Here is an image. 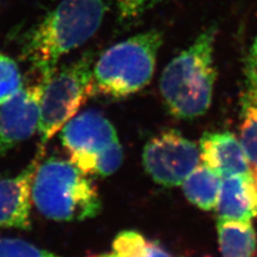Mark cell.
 Here are the masks:
<instances>
[{"label":"cell","mask_w":257,"mask_h":257,"mask_svg":"<svg viewBox=\"0 0 257 257\" xmlns=\"http://www.w3.org/2000/svg\"><path fill=\"white\" fill-rule=\"evenodd\" d=\"M92 63V55L85 54L74 62L56 70L45 82L38 128L39 151L43 152L45 145L94 93Z\"/></svg>","instance_id":"obj_5"},{"label":"cell","mask_w":257,"mask_h":257,"mask_svg":"<svg viewBox=\"0 0 257 257\" xmlns=\"http://www.w3.org/2000/svg\"><path fill=\"white\" fill-rule=\"evenodd\" d=\"M240 131V142L252 171H257V93L255 92H245Z\"/></svg>","instance_id":"obj_15"},{"label":"cell","mask_w":257,"mask_h":257,"mask_svg":"<svg viewBox=\"0 0 257 257\" xmlns=\"http://www.w3.org/2000/svg\"><path fill=\"white\" fill-rule=\"evenodd\" d=\"M112 252L105 257H173L154 241L133 230L120 232L112 244Z\"/></svg>","instance_id":"obj_14"},{"label":"cell","mask_w":257,"mask_h":257,"mask_svg":"<svg viewBox=\"0 0 257 257\" xmlns=\"http://www.w3.org/2000/svg\"><path fill=\"white\" fill-rule=\"evenodd\" d=\"M0 257H60L42 250L26 241L13 238H0Z\"/></svg>","instance_id":"obj_17"},{"label":"cell","mask_w":257,"mask_h":257,"mask_svg":"<svg viewBox=\"0 0 257 257\" xmlns=\"http://www.w3.org/2000/svg\"><path fill=\"white\" fill-rule=\"evenodd\" d=\"M93 257H105V256H104V255H103V256H93Z\"/></svg>","instance_id":"obj_21"},{"label":"cell","mask_w":257,"mask_h":257,"mask_svg":"<svg viewBox=\"0 0 257 257\" xmlns=\"http://www.w3.org/2000/svg\"><path fill=\"white\" fill-rule=\"evenodd\" d=\"M216 34L215 26L204 30L167 64L161 75V94L176 118H197L211 105L216 78L213 58Z\"/></svg>","instance_id":"obj_2"},{"label":"cell","mask_w":257,"mask_h":257,"mask_svg":"<svg viewBox=\"0 0 257 257\" xmlns=\"http://www.w3.org/2000/svg\"><path fill=\"white\" fill-rule=\"evenodd\" d=\"M45 80L22 87L0 108V157L31 138L39 128Z\"/></svg>","instance_id":"obj_8"},{"label":"cell","mask_w":257,"mask_h":257,"mask_svg":"<svg viewBox=\"0 0 257 257\" xmlns=\"http://www.w3.org/2000/svg\"><path fill=\"white\" fill-rule=\"evenodd\" d=\"M162 43V32L150 29L107 48L93 64L94 92L120 99L142 90L154 75Z\"/></svg>","instance_id":"obj_4"},{"label":"cell","mask_w":257,"mask_h":257,"mask_svg":"<svg viewBox=\"0 0 257 257\" xmlns=\"http://www.w3.org/2000/svg\"><path fill=\"white\" fill-rule=\"evenodd\" d=\"M43 152L20 175L0 181V227L26 229L30 227L32 183Z\"/></svg>","instance_id":"obj_9"},{"label":"cell","mask_w":257,"mask_h":257,"mask_svg":"<svg viewBox=\"0 0 257 257\" xmlns=\"http://www.w3.org/2000/svg\"><path fill=\"white\" fill-rule=\"evenodd\" d=\"M222 177L205 164H199L183 181V193L193 205L206 211L216 209Z\"/></svg>","instance_id":"obj_12"},{"label":"cell","mask_w":257,"mask_h":257,"mask_svg":"<svg viewBox=\"0 0 257 257\" xmlns=\"http://www.w3.org/2000/svg\"><path fill=\"white\" fill-rule=\"evenodd\" d=\"M199 152L203 164L222 178L252 175V168L241 142L230 132L205 133L200 140Z\"/></svg>","instance_id":"obj_10"},{"label":"cell","mask_w":257,"mask_h":257,"mask_svg":"<svg viewBox=\"0 0 257 257\" xmlns=\"http://www.w3.org/2000/svg\"><path fill=\"white\" fill-rule=\"evenodd\" d=\"M111 0H62L26 35L23 56L45 82L64 55L86 43L101 27Z\"/></svg>","instance_id":"obj_1"},{"label":"cell","mask_w":257,"mask_h":257,"mask_svg":"<svg viewBox=\"0 0 257 257\" xmlns=\"http://www.w3.org/2000/svg\"><path fill=\"white\" fill-rule=\"evenodd\" d=\"M218 234L223 257H251L256 250V232L251 222L219 219Z\"/></svg>","instance_id":"obj_13"},{"label":"cell","mask_w":257,"mask_h":257,"mask_svg":"<svg viewBox=\"0 0 257 257\" xmlns=\"http://www.w3.org/2000/svg\"><path fill=\"white\" fill-rule=\"evenodd\" d=\"M32 202L40 213L54 221H84L101 210L99 193L91 180L71 161L60 159L39 164Z\"/></svg>","instance_id":"obj_3"},{"label":"cell","mask_w":257,"mask_h":257,"mask_svg":"<svg viewBox=\"0 0 257 257\" xmlns=\"http://www.w3.org/2000/svg\"><path fill=\"white\" fill-rule=\"evenodd\" d=\"M245 76L246 91L257 93V37L246 58Z\"/></svg>","instance_id":"obj_19"},{"label":"cell","mask_w":257,"mask_h":257,"mask_svg":"<svg viewBox=\"0 0 257 257\" xmlns=\"http://www.w3.org/2000/svg\"><path fill=\"white\" fill-rule=\"evenodd\" d=\"M200 152L195 143L175 130H167L151 139L143 151L146 172L157 183L178 187L199 165Z\"/></svg>","instance_id":"obj_6"},{"label":"cell","mask_w":257,"mask_h":257,"mask_svg":"<svg viewBox=\"0 0 257 257\" xmlns=\"http://www.w3.org/2000/svg\"><path fill=\"white\" fill-rule=\"evenodd\" d=\"M216 210L219 219L252 222L257 215V191L252 175L222 178Z\"/></svg>","instance_id":"obj_11"},{"label":"cell","mask_w":257,"mask_h":257,"mask_svg":"<svg viewBox=\"0 0 257 257\" xmlns=\"http://www.w3.org/2000/svg\"><path fill=\"white\" fill-rule=\"evenodd\" d=\"M23 87L19 66L6 55L0 54V106Z\"/></svg>","instance_id":"obj_16"},{"label":"cell","mask_w":257,"mask_h":257,"mask_svg":"<svg viewBox=\"0 0 257 257\" xmlns=\"http://www.w3.org/2000/svg\"><path fill=\"white\" fill-rule=\"evenodd\" d=\"M61 142L70 161L86 175H94L100 159L119 142L114 125L96 110L82 112L62 127Z\"/></svg>","instance_id":"obj_7"},{"label":"cell","mask_w":257,"mask_h":257,"mask_svg":"<svg viewBox=\"0 0 257 257\" xmlns=\"http://www.w3.org/2000/svg\"><path fill=\"white\" fill-rule=\"evenodd\" d=\"M252 177H253V181H254L255 188L257 191V171H252Z\"/></svg>","instance_id":"obj_20"},{"label":"cell","mask_w":257,"mask_h":257,"mask_svg":"<svg viewBox=\"0 0 257 257\" xmlns=\"http://www.w3.org/2000/svg\"><path fill=\"white\" fill-rule=\"evenodd\" d=\"M118 18L121 22L130 23L155 8L160 0H115Z\"/></svg>","instance_id":"obj_18"}]
</instances>
